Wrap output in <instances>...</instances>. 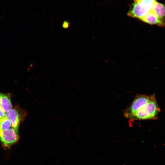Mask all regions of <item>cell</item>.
I'll return each instance as SVG.
<instances>
[{
    "label": "cell",
    "mask_w": 165,
    "mask_h": 165,
    "mask_svg": "<svg viewBox=\"0 0 165 165\" xmlns=\"http://www.w3.org/2000/svg\"><path fill=\"white\" fill-rule=\"evenodd\" d=\"M5 117L10 120L12 127L18 132L20 122V115L17 110L13 109L6 112Z\"/></svg>",
    "instance_id": "8992f818"
},
{
    "label": "cell",
    "mask_w": 165,
    "mask_h": 165,
    "mask_svg": "<svg viewBox=\"0 0 165 165\" xmlns=\"http://www.w3.org/2000/svg\"><path fill=\"white\" fill-rule=\"evenodd\" d=\"M69 26L70 23L68 21L65 20L62 23V27L64 29H66L68 28Z\"/></svg>",
    "instance_id": "30bf717a"
},
{
    "label": "cell",
    "mask_w": 165,
    "mask_h": 165,
    "mask_svg": "<svg viewBox=\"0 0 165 165\" xmlns=\"http://www.w3.org/2000/svg\"><path fill=\"white\" fill-rule=\"evenodd\" d=\"M151 10L158 17L165 22V4L156 1Z\"/></svg>",
    "instance_id": "52a82bcc"
},
{
    "label": "cell",
    "mask_w": 165,
    "mask_h": 165,
    "mask_svg": "<svg viewBox=\"0 0 165 165\" xmlns=\"http://www.w3.org/2000/svg\"><path fill=\"white\" fill-rule=\"evenodd\" d=\"M151 96L143 94L137 95L125 110L124 116L127 118L131 119L134 114L148 102Z\"/></svg>",
    "instance_id": "3957f363"
},
{
    "label": "cell",
    "mask_w": 165,
    "mask_h": 165,
    "mask_svg": "<svg viewBox=\"0 0 165 165\" xmlns=\"http://www.w3.org/2000/svg\"><path fill=\"white\" fill-rule=\"evenodd\" d=\"M0 105L5 112H7L12 109V105L10 95L0 93Z\"/></svg>",
    "instance_id": "ba28073f"
},
{
    "label": "cell",
    "mask_w": 165,
    "mask_h": 165,
    "mask_svg": "<svg viewBox=\"0 0 165 165\" xmlns=\"http://www.w3.org/2000/svg\"><path fill=\"white\" fill-rule=\"evenodd\" d=\"M12 126L10 120L6 117L0 120V129L6 130L10 128Z\"/></svg>",
    "instance_id": "9c48e42d"
},
{
    "label": "cell",
    "mask_w": 165,
    "mask_h": 165,
    "mask_svg": "<svg viewBox=\"0 0 165 165\" xmlns=\"http://www.w3.org/2000/svg\"><path fill=\"white\" fill-rule=\"evenodd\" d=\"M156 1V0H134L127 15L140 20L152 9Z\"/></svg>",
    "instance_id": "7a4b0ae2"
},
{
    "label": "cell",
    "mask_w": 165,
    "mask_h": 165,
    "mask_svg": "<svg viewBox=\"0 0 165 165\" xmlns=\"http://www.w3.org/2000/svg\"><path fill=\"white\" fill-rule=\"evenodd\" d=\"M5 112L0 105V120L5 117Z\"/></svg>",
    "instance_id": "8fae6325"
},
{
    "label": "cell",
    "mask_w": 165,
    "mask_h": 165,
    "mask_svg": "<svg viewBox=\"0 0 165 165\" xmlns=\"http://www.w3.org/2000/svg\"><path fill=\"white\" fill-rule=\"evenodd\" d=\"M140 20L149 24L157 25L161 27L165 26V22L158 17L152 10Z\"/></svg>",
    "instance_id": "5b68a950"
},
{
    "label": "cell",
    "mask_w": 165,
    "mask_h": 165,
    "mask_svg": "<svg viewBox=\"0 0 165 165\" xmlns=\"http://www.w3.org/2000/svg\"><path fill=\"white\" fill-rule=\"evenodd\" d=\"M160 111L155 95H151L148 102L142 106L133 116V120L156 119Z\"/></svg>",
    "instance_id": "6da1fadb"
},
{
    "label": "cell",
    "mask_w": 165,
    "mask_h": 165,
    "mask_svg": "<svg viewBox=\"0 0 165 165\" xmlns=\"http://www.w3.org/2000/svg\"><path fill=\"white\" fill-rule=\"evenodd\" d=\"M18 139V132L13 127L6 130L0 129V141L4 147H10Z\"/></svg>",
    "instance_id": "277c9868"
}]
</instances>
